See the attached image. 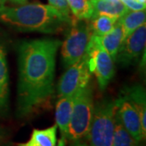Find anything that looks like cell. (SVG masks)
<instances>
[{"instance_id":"6da1fadb","label":"cell","mask_w":146,"mask_h":146,"mask_svg":"<svg viewBox=\"0 0 146 146\" xmlns=\"http://www.w3.org/2000/svg\"><path fill=\"white\" fill-rule=\"evenodd\" d=\"M61 44L58 39L41 38L25 41L18 47V116L31 114L53 94L55 59Z\"/></svg>"},{"instance_id":"7a4b0ae2","label":"cell","mask_w":146,"mask_h":146,"mask_svg":"<svg viewBox=\"0 0 146 146\" xmlns=\"http://www.w3.org/2000/svg\"><path fill=\"white\" fill-rule=\"evenodd\" d=\"M0 20L20 31L55 33L70 25L55 8L38 3L19 7L0 6Z\"/></svg>"},{"instance_id":"3957f363","label":"cell","mask_w":146,"mask_h":146,"mask_svg":"<svg viewBox=\"0 0 146 146\" xmlns=\"http://www.w3.org/2000/svg\"><path fill=\"white\" fill-rule=\"evenodd\" d=\"M94 102L91 83L75 96L72 112L66 140L72 146H86L87 137L93 119Z\"/></svg>"},{"instance_id":"277c9868","label":"cell","mask_w":146,"mask_h":146,"mask_svg":"<svg viewBox=\"0 0 146 146\" xmlns=\"http://www.w3.org/2000/svg\"><path fill=\"white\" fill-rule=\"evenodd\" d=\"M116 110L115 100L105 99L94 104L86 146H112Z\"/></svg>"},{"instance_id":"5b68a950","label":"cell","mask_w":146,"mask_h":146,"mask_svg":"<svg viewBox=\"0 0 146 146\" xmlns=\"http://www.w3.org/2000/svg\"><path fill=\"white\" fill-rule=\"evenodd\" d=\"M71 29L62 45V58L64 67L68 68L76 63L85 54L92 32L89 20H77L72 16Z\"/></svg>"},{"instance_id":"8992f818","label":"cell","mask_w":146,"mask_h":146,"mask_svg":"<svg viewBox=\"0 0 146 146\" xmlns=\"http://www.w3.org/2000/svg\"><path fill=\"white\" fill-rule=\"evenodd\" d=\"M88 65L94 73L100 89L104 90L115 75V61L102 46L98 36L92 34L85 50Z\"/></svg>"},{"instance_id":"52a82bcc","label":"cell","mask_w":146,"mask_h":146,"mask_svg":"<svg viewBox=\"0 0 146 146\" xmlns=\"http://www.w3.org/2000/svg\"><path fill=\"white\" fill-rule=\"evenodd\" d=\"M91 74L88 58L84 54L80 60L67 68V71L59 80L58 84V98L76 95L90 83Z\"/></svg>"},{"instance_id":"ba28073f","label":"cell","mask_w":146,"mask_h":146,"mask_svg":"<svg viewBox=\"0 0 146 146\" xmlns=\"http://www.w3.org/2000/svg\"><path fill=\"white\" fill-rule=\"evenodd\" d=\"M146 43V25L138 28L123 42L115 58V62L127 67L138 60L145 52Z\"/></svg>"},{"instance_id":"9c48e42d","label":"cell","mask_w":146,"mask_h":146,"mask_svg":"<svg viewBox=\"0 0 146 146\" xmlns=\"http://www.w3.org/2000/svg\"><path fill=\"white\" fill-rule=\"evenodd\" d=\"M115 102L117 105L116 116L121 124L139 143L145 140L143 136L138 111L129 98L123 94V96L115 100Z\"/></svg>"},{"instance_id":"30bf717a","label":"cell","mask_w":146,"mask_h":146,"mask_svg":"<svg viewBox=\"0 0 146 146\" xmlns=\"http://www.w3.org/2000/svg\"><path fill=\"white\" fill-rule=\"evenodd\" d=\"M75 96L76 95L58 98L55 106V124L59 128L60 133L64 138L68 135Z\"/></svg>"},{"instance_id":"8fae6325","label":"cell","mask_w":146,"mask_h":146,"mask_svg":"<svg viewBox=\"0 0 146 146\" xmlns=\"http://www.w3.org/2000/svg\"><path fill=\"white\" fill-rule=\"evenodd\" d=\"M93 9L92 17L105 15L119 19L124 15L128 9L119 0H89ZM90 18V19H91Z\"/></svg>"},{"instance_id":"7c38bea8","label":"cell","mask_w":146,"mask_h":146,"mask_svg":"<svg viewBox=\"0 0 146 146\" xmlns=\"http://www.w3.org/2000/svg\"><path fill=\"white\" fill-rule=\"evenodd\" d=\"M57 125L45 129H33L29 141L18 143L16 146H56L58 143Z\"/></svg>"},{"instance_id":"4fadbf2b","label":"cell","mask_w":146,"mask_h":146,"mask_svg":"<svg viewBox=\"0 0 146 146\" xmlns=\"http://www.w3.org/2000/svg\"><path fill=\"white\" fill-rule=\"evenodd\" d=\"M123 94L126 95L136 109L138 111V114L141 119V127L143 131V136L146 137V98L145 91L143 86L136 84L131 86L130 88H127Z\"/></svg>"},{"instance_id":"5bb4252c","label":"cell","mask_w":146,"mask_h":146,"mask_svg":"<svg viewBox=\"0 0 146 146\" xmlns=\"http://www.w3.org/2000/svg\"><path fill=\"white\" fill-rule=\"evenodd\" d=\"M9 102V75L4 46L0 42V111L8 107Z\"/></svg>"},{"instance_id":"9a60e30c","label":"cell","mask_w":146,"mask_h":146,"mask_svg":"<svg viewBox=\"0 0 146 146\" xmlns=\"http://www.w3.org/2000/svg\"><path fill=\"white\" fill-rule=\"evenodd\" d=\"M146 13L144 11H127L124 15L119 17L117 22L119 24L123 32V41L138 28L145 25Z\"/></svg>"},{"instance_id":"2e32d148","label":"cell","mask_w":146,"mask_h":146,"mask_svg":"<svg viewBox=\"0 0 146 146\" xmlns=\"http://www.w3.org/2000/svg\"><path fill=\"white\" fill-rule=\"evenodd\" d=\"M99 38L102 46L115 61L118 50L123 42V32L121 25L117 22L109 33L99 36Z\"/></svg>"},{"instance_id":"e0dca14e","label":"cell","mask_w":146,"mask_h":146,"mask_svg":"<svg viewBox=\"0 0 146 146\" xmlns=\"http://www.w3.org/2000/svg\"><path fill=\"white\" fill-rule=\"evenodd\" d=\"M117 21L118 19L115 17L105 15L95 16L94 18L89 19V26L92 34L98 36H103L115 27Z\"/></svg>"},{"instance_id":"ac0fdd59","label":"cell","mask_w":146,"mask_h":146,"mask_svg":"<svg viewBox=\"0 0 146 146\" xmlns=\"http://www.w3.org/2000/svg\"><path fill=\"white\" fill-rule=\"evenodd\" d=\"M139 142L136 141L130 133L121 124L120 121L115 115V123L112 146H139Z\"/></svg>"},{"instance_id":"d6986e66","label":"cell","mask_w":146,"mask_h":146,"mask_svg":"<svg viewBox=\"0 0 146 146\" xmlns=\"http://www.w3.org/2000/svg\"><path fill=\"white\" fill-rule=\"evenodd\" d=\"M72 16L77 20H89L93 9L89 0H67Z\"/></svg>"},{"instance_id":"ffe728a7","label":"cell","mask_w":146,"mask_h":146,"mask_svg":"<svg viewBox=\"0 0 146 146\" xmlns=\"http://www.w3.org/2000/svg\"><path fill=\"white\" fill-rule=\"evenodd\" d=\"M49 5L53 7L71 24L72 16H71V10L67 0H48Z\"/></svg>"},{"instance_id":"44dd1931","label":"cell","mask_w":146,"mask_h":146,"mask_svg":"<svg viewBox=\"0 0 146 146\" xmlns=\"http://www.w3.org/2000/svg\"><path fill=\"white\" fill-rule=\"evenodd\" d=\"M129 11L145 10L146 3H142L136 0H119Z\"/></svg>"},{"instance_id":"7402d4cb","label":"cell","mask_w":146,"mask_h":146,"mask_svg":"<svg viewBox=\"0 0 146 146\" xmlns=\"http://www.w3.org/2000/svg\"><path fill=\"white\" fill-rule=\"evenodd\" d=\"M66 143H67V140L66 138L64 137H61V139L58 141V142L57 143V145L56 146H66Z\"/></svg>"},{"instance_id":"603a6c76","label":"cell","mask_w":146,"mask_h":146,"mask_svg":"<svg viewBox=\"0 0 146 146\" xmlns=\"http://www.w3.org/2000/svg\"><path fill=\"white\" fill-rule=\"evenodd\" d=\"M12 3H15L17 4H23L26 2V0H11Z\"/></svg>"},{"instance_id":"cb8c5ba5","label":"cell","mask_w":146,"mask_h":146,"mask_svg":"<svg viewBox=\"0 0 146 146\" xmlns=\"http://www.w3.org/2000/svg\"><path fill=\"white\" fill-rule=\"evenodd\" d=\"M7 0H0V6L3 5V3H5Z\"/></svg>"},{"instance_id":"d4e9b609","label":"cell","mask_w":146,"mask_h":146,"mask_svg":"<svg viewBox=\"0 0 146 146\" xmlns=\"http://www.w3.org/2000/svg\"><path fill=\"white\" fill-rule=\"evenodd\" d=\"M140 3H146V0H136Z\"/></svg>"},{"instance_id":"484cf974","label":"cell","mask_w":146,"mask_h":146,"mask_svg":"<svg viewBox=\"0 0 146 146\" xmlns=\"http://www.w3.org/2000/svg\"><path fill=\"white\" fill-rule=\"evenodd\" d=\"M0 140H1V131H0Z\"/></svg>"},{"instance_id":"4316f807","label":"cell","mask_w":146,"mask_h":146,"mask_svg":"<svg viewBox=\"0 0 146 146\" xmlns=\"http://www.w3.org/2000/svg\"><path fill=\"white\" fill-rule=\"evenodd\" d=\"M113 1H118V0H113Z\"/></svg>"}]
</instances>
